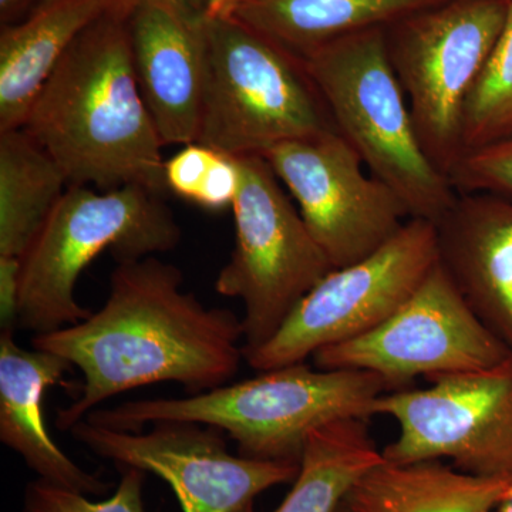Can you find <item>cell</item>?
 Instances as JSON below:
<instances>
[{
    "instance_id": "1",
    "label": "cell",
    "mask_w": 512,
    "mask_h": 512,
    "mask_svg": "<svg viewBox=\"0 0 512 512\" xmlns=\"http://www.w3.org/2000/svg\"><path fill=\"white\" fill-rule=\"evenodd\" d=\"M183 272L157 256L121 262L109 298L83 322L35 335L32 346L66 359L84 383L56 426L70 431L101 403L148 384L180 383L190 394L225 386L244 360L242 320L184 291Z\"/></svg>"
},
{
    "instance_id": "2",
    "label": "cell",
    "mask_w": 512,
    "mask_h": 512,
    "mask_svg": "<svg viewBox=\"0 0 512 512\" xmlns=\"http://www.w3.org/2000/svg\"><path fill=\"white\" fill-rule=\"evenodd\" d=\"M23 128L70 185L167 192L164 144L138 87L124 22L101 16L74 40Z\"/></svg>"
},
{
    "instance_id": "3",
    "label": "cell",
    "mask_w": 512,
    "mask_h": 512,
    "mask_svg": "<svg viewBox=\"0 0 512 512\" xmlns=\"http://www.w3.org/2000/svg\"><path fill=\"white\" fill-rule=\"evenodd\" d=\"M188 397L131 400L96 409L84 419L120 431H143L161 421L217 427L237 441L239 456L301 464L313 431L345 419L367 420L392 384L366 370L312 369L306 362L259 372Z\"/></svg>"
},
{
    "instance_id": "4",
    "label": "cell",
    "mask_w": 512,
    "mask_h": 512,
    "mask_svg": "<svg viewBox=\"0 0 512 512\" xmlns=\"http://www.w3.org/2000/svg\"><path fill=\"white\" fill-rule=\"evenodd\" d=\"M181 228L161 194L126 185L96 191L70 185L20 258L16 328L35 335L77 325L92 315L76 286L93 259L110 251L119 264L173 251Z\"/></svg>"
},
{
    "instance_id": "5",
    "label": "cell",
    "mask_w": 512,
    "mask_h": 512,
    "mask_svg": "<svg viewBox=\"0 0 512 512\" xmlns=\"http://www.w3.org/2000/svg\"><path fill=\"white\" fill-rule=\"evenodd\" d=\"M333 126L410 217L437 222L456 201L447 175L421 147L406 94L387 55L384 28L333 40L302 60Z\"/></svg>"
},
{
    "instance_id": "6",
    "label": "cell",
    "mask_w": 512,
    "mask_h": 512,
    "mask_svg": "<svg viewBox=\"0 0 512 512\" xmlns=\"http://www.w3.org/2000/svg\"><path fill=\"white\" fill-rule=\"evenodd\" d=\"M208 74L197 143L232 157L336 131L301 59L237 18L207 20Z\"/></svg>"
},
{
    "instance_id": "7",
    "label": "cell",
    "mask_w": 512,
    "mask_h": 512,
    "mask_svg": "<svg viewBox=\"0 0 512 512\" xmlns=\"http://www.w3.org/2000/svg\"><path fill=\"white\" fill-rule=\"evenodd\" d=\"M511 2L447 0L384 28L387 55L406 94L421 147L447 177L464 156L467 100L504 28Z\"/></svg>"
},
{
    "instance_id": "8",
    "label": "cell",
    "mask_w": 512,
    "mask_h": 512,
    "mask_svg": "<svg viewBox=\"0 0 512 512\" xmlns=\"http://www.w3.org/2000/svg\"><path fill=\"white\" fill-rule=\"evenodd\" d=\"M241 183L232 211L235 245L215 291L244 303V353L282 328L302 299L333 271L271 165L237 157Z\"/></svg>"
},
{
    "instance_id": "9",
    "label": "cell",
    "mask_w": 512,
    "mask_h": 512,
    "mask_svg": "<svg viewBox=\"0 0 512 512\" xmlns=\"http://www.w3.org/2000/svg\"><path fill=\"white\" fill-rule=\"evenodd\" d=\"M437 262L436 225L410 218L372 255L326 275L268 342L244 353L245 362L268 372L366 335L412 296Z\"/></svg>"
},
{
    "instance_id": "10",
    "label": "cell",
    "mask_w": 512,
    "mask_h": 512,
    "mask_svg": "<svg viewBox=\"0 0 512 512\" xmlns=\"http://www.w3.org/2000/svg\"><path fill=\"white\" fill-rule=\"evenodd\" d=\"M383 393L373 416L399 424L384 460L453 461L464 473L512 481V353L498 365Z\"/></svg>"
},
{
    "instance_id": "11",
    "label": "cell",
    "mask_w": 512,
    "mask_h": 512,
    "mask_svg": "<svg viewBox=\"0 0 512 512\" xmlns=\"http://www.w3.org/2000/svg\"><path fill=\"white\" fill-rule=\"evenodd\" d=\"M511 355L477 318L439 262L419 288L382 325L312 356L316 369L366 370L393 390L416 377L476 372Z\"/></svg>"
},
{
    "instance_id": "12",
    "label": "cell",
    "mask_w": 512,
    "mask_h": 512,
    "mask_svg": "<svg viewBox=\"0 0 512 512\" xmlns=\"http://www.w3.org/2000/svg\"><path fill=\"white\" fill-rule=\"evenodd\" d=\"M262 157L335 269L372 255L412 218L338 131L279 144Z\"/></svg>"
},
{
    "instance_id": "13",
    "label": "cell",
    "mask_w": 512,
    "mask_h": 512,
    "mask_svg": "<svg viewBox=\"0 0 512 512\" xmlns=\"http://www.w3.org/2000/svg\"><path fill=\"white\" fill-rule=\"evenodd\" d=\"M161 421L151 430L120 431L83 419L70 433L121 468H138L170 484L183 512H241L258 495L293 483L301 464L255 460L229 453L217 427Z\"/></svg>"
},
{
    "instance_id": "14",
    "label": "cell",
    "mask_w": 512,
    "mask_h": 512,
    "mask_svg": "<svg viewBox=\"0 0 512 512\" xmlns=\"http://www.w3.org/2000/svg\"><path fill=\"white\" fill-rule=\"evenodd\" d=\"M126 25L138 87L164 146L197 143L208 74L207 19L183 0H143Z\"/></svg>"
},
{
    "instance_id": "15",
    "label": "cell",
    "mask_w": 512,
    "mask_h": 512,
    "mask_svg": "<svg viewBox=\"0 0 512 512\" xmlns=\"http://www.w3.org/2000/svg\"><path fill=\"white\" fill-rule=\"evenodd\" d=\"M434 225L441 268L512 353V197L458 192Z\"/></svg>"
},
{
    "instance_id": "16",
    "label": "cell",
    "mask_w": 512,
    "mask_h": 512,
    "mask_svg": "<svg viewBox=\"0 0 512 512\" xmlns=\"http://www.w3.org/2000/svg\"><path fill=\"white\" fill-rule=\"evenodd\" d=\"M63 357L20 348L13 330L0 335V440L25 460L37 477L84 495H103L113 488L84 471L57 447L43 416V397L70 370Z\"/></svg>"
},
{
    "instance_id": "17",
    "label": "cell",
    "mask_w": 512,
    "mask_h": 512,
    "mask_svg": "<svg viewBox=\"0 0 512 512\" xmlns=\"http://www.w3.org/2000/svg\"><path fill=\"white\" fill-rule=\"evenodd\" d=\"M104 16L100 0H42L0 35V133L25 127L33 104L67 50Z\"/></svg>"
},
{
    "instance_id": "18",
    "label": "cell",
    "mask_w": 512,
    "mask_h": 512,
    "mask_svg": "<svg viewBox=\"0 0 512 512\" xmlns=\"http://www.w3.org/2000/svg\"><path fill=\"white\" fill-rule=\"evenodd\" d=\"M512 481L464 473L441 460L382 463L346 495L352 512H495Z\"/></svg>"
},
{
    "instance_id": "19",
    "label": "cell",
    "mask_w": 512,
    "mask_h": 512,
    "mask_svg": "<svg viewBox=\"0 0 512 512\" xmlns=\"http://www.w3.org/2000/svg\"><path fill=\"white\" fill-rule=\"evenodd\" d=\"M447 0H244L235 18L305 59L333 40L386 28Z\"/></svg>"
},
{
    "instance_id": "20",
    "label": "cell",
    "mask_w": 512,
    "mask_h": 512,
    "mask_svg": "<svg viewBox=\"0 0 512 512\" xmlns=\"http://www.w3.org/2000/svg\"><path fill=\"white\" fill-rule=\"evenodd\" d=\"M70 187L25 128L0 133V256L22 258Z\"/></svg>"
},
{
    "instance_id": "21",
    "label": "cell",
    "mask_w": 512,
    "mask_h": 512,
    "mask_svg": "<svg viewBox=\"0 0 512 512\" xmlns=\"http://www.w3.org/2000/svg\"><path fill=\"white\" fill-rule=\"evenodd\" d=\"M384 460L367 421H333L306 441L292 490L272 512H336L360 477ZM241 512H255L249 505Z\"/></svg>"
},
{
    "instance_id": "22",
    "label": "cell",
    "mask_w": 512,
    "mask_h": 512,
    "mask_svg": "<svg viewBox=\"0 0 512 512\" xmlns=\"http://www.w3.org/2000/svg\"><path fill=\"white\" fill-rule=\"evenodd\" d=\"M512 137V2L464 110V154Z\"/></svg>"
},
{
    "instance_id": "23",
    "label": "cell",
    "mask_w": 512,
    "mask_h": 512,
    "mask_svg": "<svg viewBox=\"0 0 512 512\" xmlns=\"http://www.w3.org/2000/svg\"><path fill=\"white\" fill-rule=\"evenodd\" d=\"M167 191L208 211L232 208L241 174L237 157L191 143L183 146L164 164Z\"/></svg>"
},
{
    "instance_id": "24",
    "label": "cell",
    "mask_w": 512,
    "mask_h": 512,
    "mask_svg": "<svg viewBox=\"0 0 512 512\" xmlns=\"http://www.w3.org/2000/svg\"><path fill=\"white\" fill-rule=\"evenodd\" d=\"M146 474L138 468H121L120 484L104 501H92L89 495L37 478L26 485L23 512H144Z\"/></svg>"
},
{
    "instance_id": "25",
    "label": "cell",
    "mask_w": 512,
    "mask_h": 512,
    "mask_svg": "<svg viewBox=\"0 0 512 512\" xmlns=\"http://www.w3.org/2000/svg\"><path fill=\"white\" fill-rule=\"evenodd\" d=\"M448 180L457 192H494L512 197V137L464 154Z\"/></svg>"
},
{
    "instance_id": "26",
    "label": "cell",
    "mask_w": 512,
    "mask_h": 512,
    "mask_svg": "<svg viewBox=\"0 0 512 512\" xmlns=\"http://www.w3.org/2000/svg\"><path fill=\"white\" fill-rule=\"evenodd\" d=\"M20 258L0 256V322L2 330L16 328L20 298Z\"/></svg>"
},
{
    "instance_id": "27",
    "label": "cell",
    "mask_w": 512,
    "mask_h": 512,
    "mask_svg": "<svg viewBox=\"0 0 512 512\" xmlns=\"http://www.w3.org/2000/svg\"><path fill=\"white\" fill-rule=\"evenodd\" d=\"M207 20L235 18L244 0H183Z\"/></svg>"
},
{
    "instance_id": "28",
    "label": "cell",
    "mask_w": 512,
    "mask_h": 512,
    "mask_svg": "<svg viewBox=\"0 0 512 512\" xmlns=\"http://www.w3.org/2000/svg\"><path fill=\"white\" fill-rule=\"evenodd\" d=\"M104 16L126 23L143 0H100Z\"/></svg>"
},
{
    "instance_id": "29",
    "label": "cell",
    "mask_w": 512,
    "mask_h": 512,
    "mask_svg": "<svg viewBox=\"0 0 512 512\" xmlns=\"http://www.w3.org/2000/svg\"><path fill=\"white\" fill-rule=\"evenodd\" d=\"M26 0H0V13H2V19L9 18L13 13L18 12L20 6L25 3Z\"/></svg>"
},
{
    "instance_id": "30",
    "label": "cell",
    "mask_w": 512,
    "mask_h": 512,
    "mask_svg": "<svg viewBox=\"0 0 512 512\" xmlns=\"http://www.w3.org/2000/svg\"><path fill=\"white\" fill-rule=\"evenodd\" d=\"M495 512H512V483L508 485L507 490H505Z\"/></svg>"
},
{
    "instance_id": "31",
    "label": "cell",
    "mask_w": 512,
    "mask_h": 512,
    "mask_svg": "<svg viewBox=\"0 0 512 512\" xmlns=\"http://www.w3.org/2000/svg\"><path fill=\"white\" fill-rule=\"evenodd\" d=\"M336 512H352L349 510L348 505L345 504V501H343L342 505L336 510Z\"/></svg>"
},
{
    "instance_id": "32",
    "label": "cell",
    "mask_w": 512,
    "mask_h": 512,
    "mask_svg": "<svg viewBox=\"0 0 512 512\" xmlns=\"http://www.w3.org/2000/svg\"><path fill=\"white\" fill-rule=\"evenodd\" d=\"M510 2H511V0H510Z\"/></svg>"
}]
</instances>
